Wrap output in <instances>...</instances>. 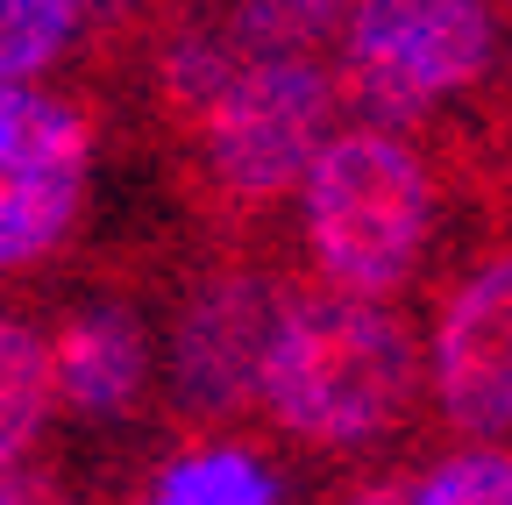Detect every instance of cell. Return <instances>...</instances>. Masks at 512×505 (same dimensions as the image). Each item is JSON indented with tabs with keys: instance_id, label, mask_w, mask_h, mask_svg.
I'll use <instances>...</instances> for the list:
<instances>
[{
	"instance_id": "cell-9",
	"label": "cell",
	"mask_w": 512,
	"mask_h": 505,
	"mask_svg": "<svg viewBox=\"0 0 512 505\" xmlns=\"http://www.w3.org/2000/svg\"><path fill=\"white\" fill-rule=\"evenodd\" d=\"M349 15H356V0H228L221 29L249 65L256 57H320L328 65Z\"/></svg>"
},
{
	"instance_id": "cell-15",
	"label": "cell",
	"mask_w": 512,
	"mask_h": 505,
	"mask_svg": "<svg viewBox=\"0 0 512 505\" xmlns=\"http://www.w3.org/2000/svg\"><path fill=\"white\" fill-rule=\"evenodd\" d=\"M0 505H79L72 491H64V477H50V470H0Z\"/></svg>"
},
{
	"instance_id": "cell-7",
	"label": "cell",
	"mask_w": 512,
	"mask_h": 505,
	"mask_svg": "<svg viewBox=\"0 0 512 505\" xmlns=\"http://www.w3.org/2000/svg\"><path fill=\"white\" fill-rule=\"evenodd\" d=\"M93 171V121L36 86H0V271H22L72 235Z\"/></svg>"
},
{
	"instance_id": "cell-12",
	"label": "cell",
	"mask_w": 512,
	"mask_h": 505,
	"mask_svg": "<svg viewBox=\"0 0 512 505\" xmlns=\"http://www.w3.org/2000/svg\"><path fill=\"white\" fill-rule=\"evenodd\" d=\"M79 22V0H0V86H22L29 72L57 65Z\"/></svg>"
},
{
	"instance_id": "cell-6",
	"label": "cell",
	"mask_w": 512,
	"mask_h": 505,
	"mask_svg": "<svg viewBox=\"0 0 512 505\" xmlns=\"http://www.w3.org/2000/svg\"><path fill=\"white\" fill-rule=\"evenodd\" d=\"M292 278H278L271 264L242 257H214L200 278L178 292L171 313V406L192 427H235L242 413H256L264 392V363L278 342V321L292 306Z\"/></svg>"
},
{
	"instance_id": "cell-2",
	"label": "cell",
	"mask_w": 512,
	"mask_h": 505,
	"mask_svg": "<svg viewBox=\"0 0 512 505\" xmlns=\"http://www.w3.org/2000/svg\"><path fill=\"white\" fill-rule=\"evenodd\" d=\"M448 207V178L420 136L377 121L335 129L299 185V249L313 264V292L392 306V292L427 285L441 271Z\"/></svg>"
},
{
	"instance_id": "cell-4",
	"label": "cell",
	"mask_w": 512,
	"mask_h": 505,
	"mask_svg": "<svg viewBox=\"0 0 512 505\" xmlns=\"http://www.w3.org/2000/svg\"><path fill=\"white\" fill-rule=\"evenodd\" d=\"M335 65L320 57H256L242 65L221 100L185 129L192 150V193L221 228H256L271 221L292 185H306L335 114Z\"/></svg>"
},
{
	"instance_id": "cell-3",
	"label": "cell",
	"mask_w": 512,
	"mask_h": 505,
	"mask_svg": "<svg viewBox=\"0 0 512 505\" xmlns=\"http://www.w3.org/2000/svg\"><path fill=\"white\" fill-rule=\"evenodd\" d=\"M512 65V8L498 0H356L335 43V93L377 129L427 136L498 93Z\"/></svg>"
},
{
	"instance_id": "cell-1",
	"label": "cell",
	"mask_w": 512,
	"mask_h": 505,
	"mask_svg": "<svg viewBox=\"0 0 512 505\" xmlns=\"http://www.w3.org/2000/svg\"><path fill=\"white\" fill-rule=\"evenodd\" d=\"M420 328L427 321L413 306L335 299L299 285L264 363V392H256L264 427L306 456L384 463V449H399L427 406Z\"/></svg>"
},
{
	"instance_id": "cell-10",
	"label": "cell",
	"mask_w": 512,
	"mask_h": 505,
	"mask_svg": "<svg viewBox=\"0 0 512 505\" xmlns=\"http://www.w3.org/2000/svg\"><path fill=\"white\" fill-rule=\"evenodd\" d=\"M136 505H285V491H278V477L256 463L249 449L214 441V449L171 456Z\"/></svg>"
},
{
	"instance_id": "cell-8",
	"label": "cell",
	"mask_w": 512,
	"mask_h": 505,
	"mask_svg": "<svg viewBox=\"0 0 512 505\" xmlns=\"http://www.w3.org/2000/svg\"><path fill=\"white\" fill-rule=\"evenodd\" d=\"M150 385V342L128 306H86L50 342V399L86 420H114Z\"/></svg>"
},
{
	"instance_id": "cell-5",
	"label": "cell",
	"mask_w": 512,
	"mask_h": 505,
	"mask_svg": "<svg viewBox=\"0 0 512 505\" xmlns=\"http://www.w3.org/2000/svg\"><path fill=\"white\" fill-rule=\"evenodd\" d=\"M434 278V335H427V399L434 434L491 441L512 434V228H477Z\"/></svg>"
},
{
	"instance_id": "cell-13",
	"label": "cell",
	"mask_w": 512,
	"mask_h": 505,
	"mask_svg": "<svg viewBox=\"0 0 512 505\" xmlns=\"http://www.w3.org/2000/svg\"><path fill=\"white\" fill-rule=\"evenodd\" d=\"M413 505H512V449H456L413 477Z\"/></svg>"
},
{
	"instance_id": "cell-11",
	"label": "cell",
	"mask_w": 512,
	"mask_h": 505,
	"mask_svg": "<svg viewBox=\"0 0 512 505\" xmlns=\"http://www.w3.org/2000/svg\"><path fill=\"white\" fill-rule=\"evenodd\" d=\"M50 349L36 342V328L0 313V470H15L22 449L36 441V427L50 420Z\"/></svg>"
},
{
	"instance_id": "cell-14",
	"label": "cell",
	"mask_w": 512,
	"mask_h": 505,
	"mask_svg": "<svg viewBox=\"0 0 512 505\" xmlns=\"http://www.w3.org/2000/svg\"><path fill=\"white\" fill-rule=\"evenodd\" d=\"M413 463L406 456H384V463H356L349 477H335L320 491V505H413Z\"/></svg>"
}]
</instances>
